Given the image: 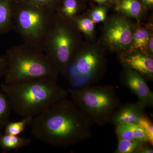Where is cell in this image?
<instances>
[{
	"mask_svg": "<svg viewBox=\"0 0 153 153\" xmlns=\"http://www.w3.org/2000/svg\"><path fill=\"white\" fill-rule=\"evenodd\" d=\"M104 23L100 41L106 50L117 54L128 50L137 22L117 13L107 17Z\"/></svg>",
	"mask_w": 153,
	"mask_h": 153,
	"instance_id": "cell-8",
	"label": "cell"
},
{
	"mask_svg": "<svg viewBox=\"0 0 153 153\" xmlns=\"http://www.w3.org/2000/svg\"><path fill=\"white\" fill-rule=\"evenodd\" d=\"M6 56L7 67L4 76L5 84L44 77L57 79L60 75L42 50L25 43L11 47Z\"/></svg>",
	"mask_w": 153,
	"mask_h": 153,
	"instance_id": "cell-3",
	"label": "cell"
},
{
	"mask_svg": "<svg viewBox=\"0 0 153 153\" xmlns=\"http://www.w3.org/2000/svg\"><path fill=\"white\" fill-rule=\"evenodd\" d=\"M106 49L101 41L83 42L74 53L66 77L70 88L97 84L107 70Z\"/></svg>",
	"mask_w": 153,
	"mask_h": 153,
	"instance_id": "cell-4",
	"label": "cell"
},
{
	"mask_svg": "<svg viewBox=\"0 0 153 153\" xmlns=\"http://www.w3.org/2000/svg\"><path fill=\"white\" fill-rule=\"evenodd\" d=\"M114 10L140 22L147 11L140 0H117L114 5Z\"/></svg>",
	"mask_w": 153,
	"mask_h": 153,
	"instance_id": "cell-12",
	"label": "cell"
},
{
	"mask_svg": "<svg viewBox=\"0 0 153 153\" xmlns=\"http://www.w3.org/2000/svg\"><path fill=\"white\" fill-rule=\"evenodd\" d=\"M11 107L8 99L0 91V128L2 129L10 122Z\"/></svg>",
	"mask_w": 153,
	"mask_h": 153,
	"instance_id": "cell-19",
	"label": "cell"
},
{
	"mask_svg": "<svg viewBox=\"0 0 153 153\" xmlns=\"http://www.w3.org/2000/svg\"><path fill=\"white\" fill-rule=\"evenodd\" d=\"M146 54L150 57H153V34L151 35L148 41L146 48Z\"/></svg>",
	"mask_w": 153,
	"mask_h": 153,
	"instance_id": "cell-28",
	"label": "cell"
},
{
	"mask_svg": "<svg viewBox=\"0 0 153 153\" xmlns=\"http://www.w3.org/2000/svg\"><path fill=\"white\" fill-rule=\"evenodd\" d=\"M109 8L108 6L99 5L91 9L88 14L95 24L104 22L107 18Z\"/></svg>",
	"mask_w": 153,
	"mask_h": 153,
	"instance_id": "cell-21",
	"label": "cell"
},
{
	"mask_svg": "<svg viewBox=\"0 0 153 153\" xmlns=\"http://www.w3.org/2000/svg\"><path fill=\"white\" fill-rule=\"evenodd\" d=\"M153 146L149 143L143 144L139 149L138 153H153Z\"/></svg>",
	"mask_w": 153,
	"mask_h": 153,
	"instance_id": "cell-27",
	"label": "cell"
},
{
	"mask_svg": "<svg viewBox=\"0 0 153 153\" xmlns=\"http://www.w3.org/2000/svg\"><path fill=\"white\" fill-rule=\"evenodd\" d=\"M1 129H2L1 128H0V136H1V135L2 134V133H1Z\"/></svg>",
	"mask_w": 153,
	"mask_h": 153,
	"instance_id": "cell-32",
	"label": "cell"
},
{
	"mask_svg": "<svg viewBox=\"0 0 153 153\" xmlns=\"http://www.w3.org/2000/svg\"><path fill=\"white\" fill-rule=\"evenodd\" d=\"M68 94L76 106L94 125L109 123L115 111L122 104L114 86L96 84L78 88H69Z\"/></svg>",
	"mask_w": 153,
	"mask_h": 153,
	"instance_id": "cell-5",
	"label": "cell"
},
{
	"mask_svg": "<svg viewBox=\"0 0 153 153\" xmlns=\"http://www.w3.org/2000/svg\"><path fill=\"white\" fill-rule=\"evenodd\" d=\"M31 140L27 138L4 134L0 136V147L3 153L11 150L19 151V149L30 145Z\"/></svg>",
	"mask_w": 153,
	"mask_h": 153,
	"instance_id": "cell-17",
	"label": "cell"
},
{
	"mask_svg": "<svg viewBox=\"0 0 153 153\" xmlns=\"http://www.w3.org/2000/svg\"><path fill=\"white\" fill-rule=\"evenodd\" d=\"M16 0H0V36L14 30V10Z\"/></svg>",
	"mask_w": 153,
	"mask_h": 153,
	"instance_id": "cell-14",
	"label": "cell"
},
{
	"mask_svg": "<svg viewBox=\"0 0 153 153\" xmlns=\"http://www.w3.org/2000/svg\"><path fill=\"white\" fill-rule=\"evenodd\" d=\"M56 16V13L48 9L22 0H16L14 29L25 44L42 51Z\"/></svg>",
	"mask_w": 153,
	"mask_h": 153,
	"instance_id": "cell-6",
	"label": "cell"
},
{
	"mask_svg": "<svg viewBox=\"0 0 153 153\" xmlns=\"http://www.w3.org/2000/svg\"><path fill=\"white\" fill-rule=\"evenodd\" d=\"M153 34L152 24L144 25L137 22L133 32L131 44L129 49L140 51L146 54L148 41Z\"/></svg>",
	"mask_w": 153,
	"mask_h": 153,
	"instance_id": "cell-13",
	"label": "cell"
},
{
	"mask_svg": "<svg viewBox=\"0 0 153 153\" xmlns=\"http://www.w3.org/2000/svg\"><path fill=\"white\" fill-rule=\"evenodd\" d=\"M146 10L148 11L153 8V0H140Z\"/></svg>",
	"mask_w": 153,
	"mask_h": 153,
	"instance_id": "cell-29",
	"label": "cell"
},
{
	"mask_svg": "<svg viewBox=\"0 0 153 153\" xmlns=\"http://www.w3.org/2000/svg\"><path fill=\"white\" fill-rule=\"evenodd\" d=\"M97 3L99 5H103L108 6L109 7H111V6L113 5L111 0H91Z\"/></svg>",
	"mask_w": 153,
	"mask_h": 153,
	"instance_id": "cell-30",
	"label": "cell"
},
{
	"mask_svg": "<svg viewBox=\"0 0 153 153\" xmlns=\"http://www.w3.org/2000/svg\"><path fill=\"white\" fill-rule=\"evenodd\" d=\"M71 22L76 29L87 39V41H95V24L88 14L79 15L74 18Z\"/></svg>",
	"mask_w": 153,
	"mask_h": 153,
	"instance_id": "cell-16",
	"label": "cell"
},
{
	"mask_svg": "<svg viewBox=\"0 0 153 153\" xmlns=\"http://www.w3.org/2000/svg\"><path fill=\"white\" fill-rule=\"evenodd\" d=\"M82 42V34L72 22L62 19L56 14L42 51L59 74L65 76L73 55Z\"/></svg>",
	"mask_w": 153,
	"mask_h": 153,
	"instance_id": "cell-7",
	"label": "cell"
},
{
	"mask_svg": "<svg viewBox=\"0 0 153 153\" xmlns=\"http://www.w3.org/2000/svg\"><path fill=\"white\" fill-rule=\"evenodd\" d=\"M146 108L138 100L121 104L115 111L109 123L114 126L122 124H137L141 118L147 115Z\"/></svg>",
	"mask_w": 153,
	"mask_h": 153,
	"instance_id": "cell-11",
	"label": "cell"
},
{
	"mask_svg": "<svg viewBox=\"0 0 153 153\" xmlns=\"http://www.w3.org/2000/svg\"><path fill=\"white\" fill-rule=\"evenodd\" d=\"M145 130L147 134L149 143L153 146V123L148 115L140 119L137 123Z\"/></svg>",
	"mask_w": 153,
	"mask_h": 153,
	"instance_id": "cell-24",
	"label": "cell"
},
{
	"mask_svg": "<svg viewBox=\"0 0 153 153\" xmlns=\"http://www.w3.org/2000/svg\"><path fill=\"white\" fill-rule=\"evenodd\" d=\"M117 59L124 68L140 74L147 81L153 80V57L143 52L128 50L117 53Z\"/></svg>",
	"mask_w": 153,
	"mask_h": 153,
	"instance_id": "cell-9",
	"label": "cell"
},
{
	"mask_svg": "<svg viewBox=\"0 0 153 153\" xmlns=\"http://www.w3.org/2000/svg\"><path fill=\"white\" fill-rule=\"evenodd\" d=\"M85 7V0H63L56 13L62 19L71 21Z\"/></svg>",
	"mask_w": 153,
	"mask_h": 153,
	"instance_id": "cell-15",
	"label": "cell"
},
{
	"mask_svg": "<svg viewBox=\"0 0 153 153\" xmlns=\"http://www.w3.org/2000/svg\"><path fill=\"white\" fill-rule=\"evenodd\" d=\"M117 1V0H111V2H112L113 4L114 5V4H115V3L116 2V1Z\"/></svg>",
	"mask_w": 153,
	"mask_h": 153,
	"instance_id": "cell-31",
	"label": "cell"
},
{
	"mask_svg": "<svg viewBox=\"0 0 153 153\" xmlns=\"http://www.w3.org/2000/svg\"><path fill=\"white\" fill-rule=\"evenodd\" d=\"M133 127L134 140L139 143H149L147 134L142 127L138 124H133Z\"/></svg>",
	"mask_w": 153,
	"mask_h": 153,
	"instance_id": "cell-25",
	"label": "cell"
},
{
	"mask_svg": "<svg viewBox=\"0 0 153 153\" xmlns=\"http://www.w3.org/2000/svg\"><path fill=\"white\" fill-rule=\"evenodd\" d=\"M93 125L72 100L66 98L33 117L30 128L36 139L51 146L64 148L90 138Z\"/></svg>",
	"mask_w": 153,
	"mask_h": 153,
	"instance_id": "cell-1",
	"label": "cell"
},
{
	"mask_svg": "<svg viewBox=\"0 0 153 153\" xmlns=\"http://www.w3.org/2000/svg\"><path fill=\"white\" fill-rule=\"evenodd\" d=\"M133 124H122L115 126V133L118 139L134 140Z\"/></svg>",
	"mask_w": 153,
	"mask_h": 153,
	"instance_id": "cell-22",
	"label": "cell"
},
{
	"mask_svg": "<svg viewBox=\"0 0 153 153\" xmlns=\"http://www.w3.org/2000/svg\"><path fill=\"white\" fill-rule=\"evenodd\" d=\"M7 67V60L6 55H0V78L5 73Z\"/></svg>",
	"mask_w": 153,
	"mask_h": 153,
	"instance_id": "cell-26",
	"label": "cell"
},
{
	"mask_svg": "<svg viewBox=\"0 0 153 153\" xmlns=\"http://www.w3.org/2000/svg\"><path fill=\"white\" fill-rule=\"evenodd\" d=\"M118 140L117 147L114 151V153H138L141 146L144 143L134 140L120 139H118Z\"/></svg>",
	"mask_w": 153,
	"mask_h": 153,
	"instance_id": "cell-20",
	"label": "cell"
},
{
	"mask_svg": "<svg viewBox=\"0 0 153 153\" xmlns=\"http://www.w3.org/2000/svg\"><path fill=\"white\" fill-rule=\"evenodd\" d=\"M121 83L131 91L138 100L147 107H153V93L147 81L140 74L131 69L123 68L120 76Z\"/></svg>",
	"mask_w": 153,
	"mask_h": 153,
	"instance_id": "cell-10",
	"label": "cell"
},
{
	"mask_svg": "<svg viewBox=\"0 0 153 153\" xmlns=\"http://www.w3.org/2000/svg\"><path fill=\"white\" fill-rule=\"evenodd\" d=\"M56 13L63 0H22Z\"/></svg>",
	"mask_w": 153,
	"mask_h": 153,
	"instance_id": "cell-23",
	"label": "cell"
},
{
	"mask_svg": "<svg viewBox=\"0 0 153 153\" xmlns=\"http://www.w3.org/2000/svg\"><path fill=\"white\" fill-rule=\"evenodd\" d=\"M33 118L31 117H24L22 120L19 121L9 122L4 127V134L19 136L24 131L28 125H30Z\"/></svg>",
	"mask_w": 153,
	"mask_h": 153,
	"instance_id": "cell-18",
	"label": "cell"
},
{
	"mask_svg": "<svg viewBox=\"0 0 153 153\" xmlns=\"http://www.w3.org/2000/svg\"><path fill=\"white\" fill-rule=\"evenodd\" d=\"M51 77L29 79L13 84L4 83L1 90L11 108L23 117H34L68 96V90Z\"/></svg>",
	"mask_w": 153,
	"mask_h": 153,
	"instance_id": "cell-2",
	"label": "cell"
}]
</instances>
